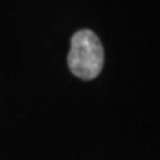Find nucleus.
Instances as JSON below:
<instances>
[{
	"mask_svg": "<svg viewBox=\"0 0 160 160\" xmlns=\"http://www.w3.org/2000/svg\"><path fill=\"white\" fill-rule=\"evenodd\" d=\"M104 64V49L98 35L82 29L71 39L68 53V67L71 72L83 80H92L102 72Z\"/></svg>",
	"mask_w": 160,
	"mask_h": 160,
	"instance_id": "f257e3e1",
	"label": "nucleus"
}]
</instances>
